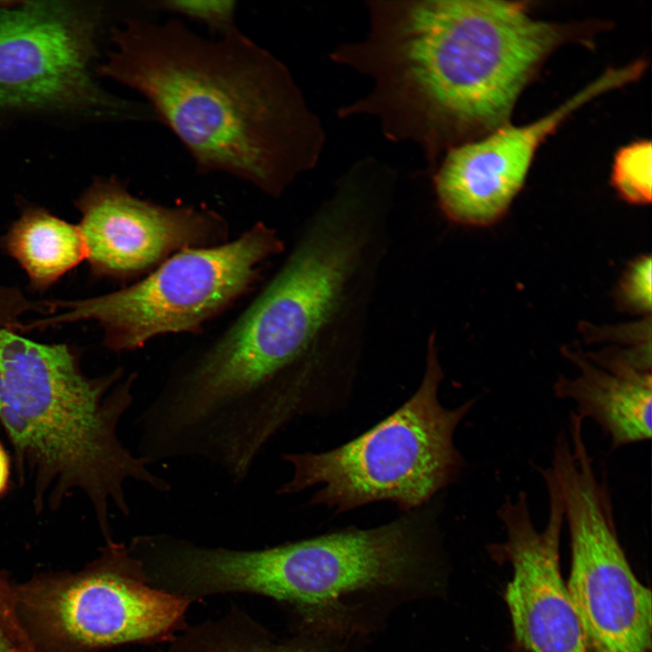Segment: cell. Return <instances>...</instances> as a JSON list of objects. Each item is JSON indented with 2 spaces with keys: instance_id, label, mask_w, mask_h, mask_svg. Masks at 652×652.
I'll use <instances>...</instances> for the list:
<instances>
[{
  "instance_id": "obj_10",
  "label": "cell",
  "mask_w": 652,
  "mask_h": 652,
  "mask_svg": "<svg viewBox=\"0 0 652 652\" xmlns=\"http://www.w3.org/2000/svg\"><path fill=\"white\" fill-rule=\"evenodd\" d=\"M97 20L64 2L0 5V108L83 109L99 116L147 120L143 102L103 91L90 66Z\"/></svg>"
},
{
  "instance_id": "obj_3",
  "label": "cell",
  "mask_w": 652,
  "mask_h": 652,
  "mask_svg": "<svg viewBox=\"0 0 652 652\" xmlns=\"http://www.w3.org/2000/svg\"><path fill=\"white\" fill-rule=\"evenodd\" d=\"M98 72L133 90L201 174L277 198L314 168L326 136L290 70L237 27L206 38L177 18H130Z\"/></svg>"
},
{
  "instance_id": "obj_23",
  "label": "cell",
  "mask_w": 652,
  "mask_h": 652,
  "mask_svg": "<svg viewBox=\"0 0 652 652\" xmlns=\"http://www.w3.org/2000/svg\"><path fill=\"white\" fill-rule=\"evenodd\" d=\"M7 1L5 0H0V5L5 4Z\"/></svg>"
},
{
  "instance_id": "obj_7",
  "label": "cell",
  "mask_w": 652,
  "mask_h": 652,
  "mask_svg": "<svg viewBox=\"0 0 652 652\" xmlns=\"http://www.w3.org/2000/svg\"><path fill=\"white\" fill-rule=\"evenodd\" d=\"M283 251L277 232L258 222L223 244L180 251L120 290L48 300L53 313L24 322L21 331L95 321L103 344L115 352L139 350L162 335L197 334L253 290L264 263Z\"/></svg>"
},
{
  "instance_id": "obj_13",
  "label": "cell",
  "mask_w": 652,
  "mask_h": 652,
  "mask_svg": "<svg viewBox=\"0 0 652 652\" xmlns=\"http://www.w3.org/2000/svg\"><path fill=\"white\" fill-rule=\"evenodd\" d=\"M76 206L86 260L100 279L137 281L180 251L229 240L228 223L216 210L143 199L116 177L95 180Z\"/></svg>"
},
{
  "instance_id": "obj_12",
  "label": "cell",
  "mask_w": 652,
  "mask_h": 652,
  "mask_svg": "<svg viewBox=\"0 0 652 652\" xmlns=\"http://www.w3.org/2000/svg\"><path fill=\"white\" fill-rule=\"evenodd\" d=\"M646 68L644 59L609 68L547 115L524 125L506 124L447 150L430 172L443 215L468 226L498 221L523 187L547 137L590 101L638 81Z\"/></svg>"
},
{
  "instance_id": "obj_17",
  "label": "cell",
  "mask_w": 652,
  "mask_h": 652,
  "mask_svg": "<svg viewBox=\"0 0 652 652\" xmlns=\"http://www.w3.org/2000/svg\"><path fill=\"white\" fill-rule=\"evenodd\" d=\"M149 5L153 9L200 23L219 35L236 27V2L233 0H164Z\"/></svg>"
},
{
  "instance_id": "obj_14",
  "label": "cell",
  "mask_w": 652,
  "mask_h": 652,
  "mask_svg": "<svg viewBox=\"0 0 652 652\" xmlns=\"http://www.w3.org/2000/svg\"><path fill=\"white\" fill-rule=\"evenodd\" d=\"M566 356L578 374L557 379V398L572 402L575 413L593 421L608 436L610 450L651 438L650 342L590 354L568 351Z\"/></svg>"
},
{
  "instance_id": "obj_11",
  "label": "cell",
  "mask_w": 652,
  "mask_h": 652,
  "mask_svg": "<svg viewBox=\"0 0 652 652\" xmlns=\"http://www.w3.org/2000/svg\"><path fill=\"white\" fill-rule=\"evenodd\" d=\"M538 471L548 495L545 526H535L527 494L520 491L507 496L496 512L503 540L487 546L494 561L507 562L512 569L504 601L513 628V652H587L561 569V494L551 468Z\"/></svg>"
},
{
  "instance_id": "obj_9",
  "label": "cell",
  "mask_w": 652,
  "mask_h": 652,
  "mask_svg": "<svg viewBox=\"0 0 652 652\" xmlns=\"http://www.w3.org/2000/svg\"><path fill=\"white\" fill-rule=\"evenodd\" d=\"M138 569L129 549L110 541L80 571L15 584L21 618L43 652H94L162 636L180 622L188 598L145 584Z\"/></svg>"
},
{
  "instance_id": "obj_5",
  "label": "cell",
  "mask_w": 652,
  "mask_h": 652,
  "mask_svg": "<svg viewBox=\"0 0 652 652\" xmlns=\"http://www.w3.org/2000/svg\"><path fill=\"white\" fill-rule=\"evenodd\" d=\"M427 516L410 513L366 530L346 529L261 550L181 551L177 574L193 595L246 591L288 603L311 631L353 636L361 601L441 592L446 572Z\"/></svg>"
},
{
  "instance_id": "obj_16",
  "label": "cell",
  "mask_w": 652,
  "mask_h": 652,
  "mask_svg": "<svg viewBox=\"0 0 652 652\" xmlns=\"http://www.w3.org/2000/svg\"><path fill=\"white\" fill-rule=\"evenodd\" d=\"M648 139L621 147L614 156L611 183L627 202L646 205L652 195V150Z\"/></svg>"
},
{
  "instance_id": "obj_19",
  "label": "cell",
  "mask_w": 652,
  "mask_h": 652,
  "mask_svg": "<svg viewBox=\"0 0 652 652\" xmlns=\"http://www.w3.org/2000/svg\"><path fill=\"white\" fill-rule=\"evenodd\" d=\"M350 637L313 632L307 638L285 644H251L219 647L206 652H355Z\"/></svg>"
},
{
  "instance_id": "obj_15",
  "label": "cell",
  "mask_w": 652,
  "mask_h": 652,
  "mask_svg": "<svg viewBox=\"0 0 652 652\" xmlns=\"http://www.w3.org/2000/svg\"><path fill=\"white\" fill-rule=\"evenodd\" d=\"M0 246L24 270L31 288L40 292L87 258L79 225L39 207L24 209Z\"/></svg>"
},
{
  "instance_id": "obj_6",
  "label": "cell",
  "mask_w": 652,
  "mask_h": 652,
  "mask_svg": "<svg viewBox=\"0 0 652 652\" xmlns=\"http://www.w3.org/2000/svg\"><path fill=\"white\" fill-rule=\"evenodd\" d=\"M436 336L429 337L426 370L414 395L394 413L348 443L321 453L284 454L292 478L277 493L321 485L312 504L342 513L378 501L405 511L421 506L452 484L465 461L454 435L476 398L453 408L438 398L443 379Z\"/></svg>"
},
{
  "instance_id": "obj_22",
  "label": "cell",
  "mask_w": 652,
  "mask_h": 652,
  "mask_svg": "<svg viewBox=\"0 0 652 652\" xmlns=\"http://www.w3.org/2000/svg\"><path fill=\"white\" fill-rule=\"evenodd\" d=\"M10 475L9 457L0 444V496L6 490Z\"/></svg>"
},
{
  "instance_id": "obj_1",
  "label": "cell",
  "mask_w": 652,
  "mask_h": 652,
  "mask_svg": "<svg viewBox=\"0 0 652 652\" xmlns=\"http://www.w3.org/2000/svg\"><path fill=\"white\" fill-rule=\"evenodd\" d=\"M383 235L366 205L331 195L240 314L170 369L163 393L184 425L254 455L304 413L312 384L358 340Z\"/></svg>"
},
{
  "instance_id": "obj_21",
  "label": "cell",
  "mask_w": 652,
  "mask_h": 652,
  "mask_svg": "<svg viewBox=\"0 0 652 652\" xmlns=\"http://www.w3.org/2000/svg\"><path fill=\"white\" fill-rule=\"evenodd\" d=\"M22 299L15 288L0 287V326L8 327L18 318Z\"/></svg>"
},
{
  "instance_id": "obj_2",
  "label": "cell",
  "mask_w": 652,
  "mask_h": 652,
  "mask_svg": "<svg viewBox=\"0 0 652 652\" xmlns=\"http://www.w3.org/2000/svg\"><path fill=\"white\" fill-rule=\"evenodd\" d=\"M365 5L364 36L329 57L367 77L369 91L337 115L375 119L389 141L418 148L429 171L447 150L509 124L545 61L569 43L593 46L603 28L537 19L523 1Z\"/></svg>"
},
{
  "instance_id": "obj_18",
  "label": "cell",
  "mask_w": 652,
  "mask_h": 652,
  "mask_svg": "<svg viewBox=\"0 0 652 652\" xmlns=\"http://www.w3.org/2000/svg\"><path fill=\"white\" fill-rule=\"evenodd\" d=\"M0 652H43L21 618L15 584L5 572H0Z\"/></svg>"
},
{
  "instance_id": "obj_8",
  "label": "cell",
  "mask_w": 652,
  "mask_h": 652,
  "mask_svg": "<svg viewBox=\"0 0 652 652\" xmlns=\"http://www.w3.org/2000/svg\"><path fill=\"white\" fill-rule=\"evenodd\" d=\"M551 468L570 539L566 585L587 652H651V591L620 543L607 479L596 471L585 438L556 441Z\"/></svg>"
},
{
  "instance_id": "obj_4",
  "label": "cell",
  "mask_w": 652,
  "mask_h": 652,
  "mask_svg": "<svg viewBox=\"0 0 652 652\" xmlns=\"http://www.w3.org/2000/svg\"><path fill=\"white\" fill-rule=\"evenodd\" d=\"M137 379V372L124 378L122 368L89 377L68 344L37 342L0 327V422L37 509L58 507L80 491L109 538L110 507L130 514L127 482L171 490L118 435Z\"/></svg>"
},
{
  "instance_id": "obj_20",
  "label": "cell",
  "mask_w": 652,
  "mask_h": 652,
  "mask_svg": "<svg viewBox=\"0 0 652 652\" xmlns=\"http://www.w3.org/2000/svg\"><path fill=\"white\" fill-rule=\"evenodd\" d=\"M618 302L624 310L645 313L651 310V258L643 255L632 262L618 289Z\"/></svg>"
}]
</instances>
